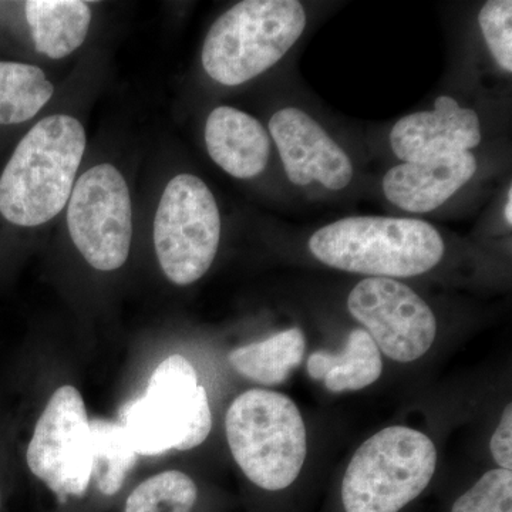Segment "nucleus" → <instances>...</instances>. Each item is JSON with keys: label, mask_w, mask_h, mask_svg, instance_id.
Returning a JSON list of instances; mask_svg holds the SVG:
<instances>
[{"label": "nucleus", "mask_w": 512, "mask_h": 512, "mask_svg": "<svg viewBox=\"0 0 512 512\" xmlns=\"http://www.w3.org/2000/svg\"><path fill=\"white\" fill-rule=\"evenodd\" d=\"M451 512H512V474L495 468L461 495Z\"/></svg>", "instance_id": "nucleus-21"}, {"label": "nucleus", "mask_w": 512, "mask_h": 512, "mask_svg": "<svg viewBox=\"0 0 512 512\" xmlns=\"http://www.w3.org/2000/svg\"><path fill=\"white\" fill-rule=\"evenodd\" d=\"M26 461L62 503L86 494L92 480V430L76 387L67 384L53 394L37 421Z\"/></svg>", "instance_id": "nucleus-9"}, {"label": "nucleus", "mask_w": 512, "mask_h": 512, "mask_svg": "<svg viewBox=\"0 0 512 512\" xmlns=\"http://www.w3.org/2000/svg\"><path fill=\"white\" fill-rule=\"evenodd\" d=\"M92 430V477L100 493L114 495L123 487L127 474L133 470L138 453L130 436L120 423L90 420Z\"/></svg>", "instance_id": "nucleus-19"}, {"label": "nucleus", "mask_w": 512, "mask_h": 512, "mask_svg": "<svg viewBox=\"0 0 512 512\" xmlns=\"http://www.w3.org/2000/svg\"><path fill=\"white\" fill-rule=\"evenodd\" d=\"M25 12L37 52L55 60L83 45L92 22V10L80 0H29Z\"/></svg>", "instance_id": "nucleus-15"}, {"label": "nucleus", "mask_w": 512, "mask_h": 512, "mask_svg": "<svg viewBox=\"0 0 512 512\" xmlns=\"http://www.w3.org/2000/svg\"><path fill=\"white\" fill-rule=\"evenodd\" d=\"M309 249L322 264L369 278H412L444 255L440 232L412 218L350 217L320 228Z\"/></svg>", "instance_id": "nucleus-2"}, {"label": "nucleus", "mask_w": 512, "mask_h": 512, "mask_svg": "<svg viewBox=\"0 0 512 512\" xmlns=\"http://www.w3.org/2000/svg\"><path fill=\"white\" fill-rule=\"evenodd\" d=\"M480 143L481 124L476 111L461 107L450 96L437 97L434 110L403 117L390 131V146L403 163L467 153Z\"/></svg>", "instance_id": "nucleus-12"}, {"label": "nucleus", "mask_w": 512, "mask_h": 512, "mask_svg": "<svg viewBox=\"0 0 512 512\" xmlns=\"http://www.w3.org/2000/svg\"><path fill=\"white\" fill-rule=\"evenodd\" d=\"M269 133L292 184L303 187L318 181L328 190L339 191L352 181L348 154L305 111L296 107L276 111L269 121Z\"/></svg>", "instance_id": "nucleus-11"}, {"label": "nucleus", "mask_w": 512, "mask_h": 512, "mask_svg": "<svg viewBox=\"0 0 512 512\" xmlns=\"http://www.w3.org/2000/svg\"><path fill=\"white\" fill-rule=\"evenodd\" d=\"M208 154L225 173L241 180L265 170L271 156V138L255 117L234 107H217L205 126Z\"/></svg>", "instance_id": "nucleus-14"}, {"label": "nucleus", "mask_w": 512, "mask_h": 512, "mask_svg": "<svg viewBox=\"0 0 512 512\" xmlns=\"http://www.w3.org/2000/svg\"><path fill=\"white\" fill-rule=\"evenodd\" d=\"M120 424L138 456L201 446L211 433L212 414L207 390L198 382L190 360L181 355L163 360L143 396L121 409Z\"/></svg>", "instance_id": "nucleus-5"}, {"label": "nucleus", "mask_w": 512, "mask_h": 512, "mask_svg": "<svg viewBox=\"0 0 512 512\" xmlns=\"http://www.w3.org/2000/svg\"><path fill=\"white\" fill-rule=\"evenodd\" d=\"M348 309L377 349L396 362L420 359L436 339L437 320L430 306L396 279H363L350 292Z\"/></svg>", "instance_id": "nucleus-10"}, {"label": "nucleus", "mask_w": 512, "mask_h": 512, "mask_svg": "<svg viewBox=\"0 0 512 512\" xmlns=\"http://www.w3.org/2000/svg\"><path fill=\"white\" fill-rule=\"evenodd\" d=\"M305 335L299 328L284 330L262 342L235 349L229 363L249 380L265 386L284 383L305 355Z\"/></svg>", "instance_id": "nucleus-17"}, {"label": "nucleus", "mask_w": 512, "mask_h": 512, "mask_svg": "<svg viewBox=\"0 0 512 512\" xmlns=\"http://www.w3.org/2000/svg\"><path fill=\"white\" fill-rule=\"evenodd\" d=\"M86 150L79 120L50 116L23 137L0 177V214L19 227H37L66 207Z\"/></svg>", "instance_id": "nucleus-1"}, {"label": "nucleus", "mask_w": 512, "mask_h": 512, "mask_svg": "<svg viewBox=\"0 0 512 512\" xmlns=\"http://www.w3.org/2000/svg\"><path fill=\"white\" fill-rule=\"evenodd\" d=\"M436 467L430 437L409 427H387L357 448L343 477V507L399 512L426 490Z\"/></svg>", "instance_id": "nucleus-6"}, {"label": "nucleus", "mask_w": 512, "mask_h": 512, "mask_svg": "<svg viewBox=\"0 0 512 512\" xmlns=\"http://www.w3.org/2000/svg\"><path fill=\"white\" fill-rule=\"evenodd\" d=\"M512 407L508 404L505 407L503 419L498 424L491 439V454H493L495 463L503 468L510 470L512 467Z\"/></svg>", "instance_id": "nucleus-23"}, {"label": "nucleus", "mask_w": 512, "mask_h": 512, "mask_svg": "<svg viewBox=\"0 0 512 512\" xmlns=\"http://www.w3.org/2000/svg\"><path fill=\"white\" fill-rule=\"evenodd\" d=\"M225 430L232 457L252 483L268 491L295 483L305 463L306 429L288 396L262 389L239 394Z\"/></svg>", "instance_id": "nucleus-4"}, {"label": "nucleus", "mask_w": 512, "mask_h": 512, "mask_svg": "<svg viewBox=\"0 0 512 512\" xmlns=\"http://www.w3.org/2000/svg\"><path fill=\"white\" fill-rule=\"evenodd\" d=\"M67 227L94 269L116 271L126 264L133 235L130 191L114 165H96L79 178L69 198Z\"/></svg>", "instance_id": "nucleus-8"}, {"label": "nucleus", "mask_w": 512, "mask_h": 512, "mask_svg": "<svg viewBox=\"0 0 512 512\" xmlns=\"http://www.w3.org/2000/svg\"><path fill=\"white\" fill-rule=\"evenodd\" d=\"M308 372L312 379L325 383L329 392L362 390L382 376V353L365 329H355L342 353H313L308 360Z\"/></svg>", "instance_id": "nucleus-16"}, {"label": "nucleus", "mask_w": 512, "mask_h": 512, "mask_svg": "<svg viewBox=\"0 0 512 512\" xmlns=\"http://www.w3.org/2000/svg\"><path fill=\"white\" fill-rule=\"evenodd\" d=\"M505 221H507L508 227L512 225V188L508 190L507 194V204H505L504 210Z\"/></svg>", "instance_id": "nucleus-24"}, {"label": "nucleus", "mask_w": 512, "mask_h": 512, "mask_svg": "<svg viewBox=\"0 0 512 512\" xmlns=\"http://www.w3.org/2000/svg\"><path fill=\"white\" fill-rule=\"evenodd\" d=\"M473 153L453 154L390 168L383 178L387 200L407 212H431L450 200L476 175Z\"/></svg>", "instance_id": "nucleus-13"}, {"label": "nucleus", "mask_w": 512, "mask_h": 512, "mask_svg": "<svg viewBox=\"0 0 512 512\" xmlns=\"http://www.w3.org/2000/svg\"><path fill=\"white\" fill-rule=\"evenodd\" d=\"M481 32L495 62L512 72V2L490 0L478 15Z\"/></svg>", "instance_id": "nucleus-22"}, {"label": "nucleus", "mask_w": 512, "mask_h": 512, "mask_svg": "<svg viewBox=\"0 0 512 512\" xmlns=\"http://www.w3.org/2000/svg\"><path fill=\"white\" fill-rule=\"evenodd\" d=\"M53 93L55 87L39 67L0 62V126L33 119Z\"/></svg>", "instance_id": "nucleus-18"}, {"label": "nucleus", "mask_w": 512, "mask_h": 512, "mask_svg": "<svg viewBox=\"0 0 512 512\" xmlns=\"http://www.w3.org/2000/svg\"><path fill=\"white\" fill-rule=\"evenodd\" d=\"M306 13L298 0H245L215 20L202 66L224 86L247 83L275 66L298 42Z\"/></svg>", "instance_id": "nucleus-3"}, {"label": "nucleus", "mask_w": 512, "mask_h": 512, "mask_svg": "<svg viewBox=\"0 0 512 512\" xmlns=\"http://www.w3.org/2000/svg\"><path fill=\"white\" fill-rule=\"evenodd\" d=\"M221 239L217 201L191 174L168 183L154 220V245L165 276L175 285L194 284L207 274Z\"/></svg>", "instance_id": "nucleus-7"}, {"label": "nucleus", "mask_w": 512, "mask_h": 512, "mask_svg": "<svg viewBox=\"0 0 512 512\" xmlns=\"http://www.w3.org/2000/svg\"><path fill=\"white\" fill-rule=\"evenodd\" d=\"M197 485L181 471H164L143 481L127 498L126 512H191Z\"/></svg>", "instance_id": "nucleus-20"}]
</instances>
